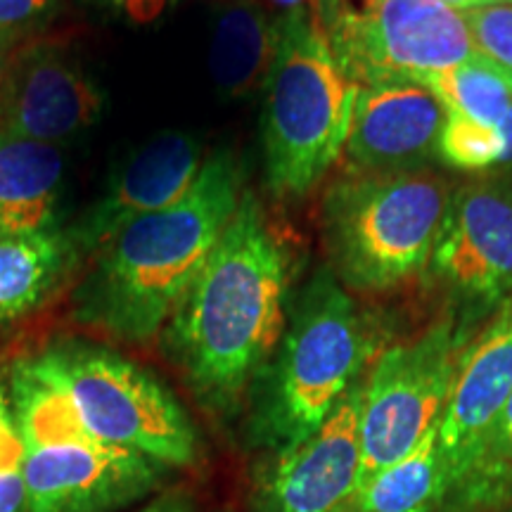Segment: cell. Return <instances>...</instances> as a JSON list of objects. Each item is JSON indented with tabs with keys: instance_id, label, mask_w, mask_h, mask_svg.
<instances>
[{
	"instance_id": "obj_13",
	"label": "cell",
	"mask_w": 512,
	"mask_h": 512,
	"mask_svg": "<svg viewBox=\"0 0 512 512\" xmlns=\"http://www.w3.org/2000/svg\"><path fill=\"white\" fill-rule=\"evenodd\" d=\"M100 114V88L55 43H34L10 60L0 88L3 131L57 147L88 131Z\"/></svg>"
},
{
	"instance_id": "obj_18",
	"label": "cell",
	"mask_w": 512,
	"mask_h": 512,
	"mask_svg": "<svg viewBox=\"0 0 512 512\" xmlns=\"http://www.w3.org/2000/svg\"><path fill=\"white\" fill-rule=\"evenodd\" d=\"M76 252L69 233L0 238V325L36 309Z\"/></svg>"
},
{
	"instance_id": "obj_28",
	"label": "cell",
	"mask_w": 512,
	"mask_h": 512,
	"mask_svg": "<svg viewBox=\"0 0 512 512\" xmlns=\"http://www.w3.org/2000/svg\"><path fill=\"white\" fill-rule=\"evenodd\" d=\"M501 133H503V159H501V166L505 169H512V107L505 114L503 124H501Z\"/></svg>"
},
{
	"instance_id": "obj_21",
	"label": "cell",
	"mask_w": 512,
	"mask_h": 512,
	"mask_svg": "<svg viewBox=\"0 0 512 512\" xmlns=\"http://www.w3.org/2000/svg\"><path fill=\"white\" fill-rule=\"evenodd\" d=\"M512 505V392L482 456L437 512H496Z\"/></svg>"
},
{
	"instance_id": "obj_26",
	"label": "cell",
	"mask_w": 512,
	"mask_h": 512,
	"mask_svg": "<svg viewBox=\"0 0 512 512\" xmlns=\"http://www.w3.org/2000/svg\"><path fill=\"white\" fill-rule=\"evenodd\" d=\"M102 5L119 12L121 17L133 24H152L164 15L174 0H100Z\"/></svg>"
},
{
	"instance_id": "obj_17",
	"label": "cell",
	"mask_w": 512,
	"mask_h": 512,
	"mask_svg": "<svg viewBox=\"0 0 512 512\" xmlns=\"http://www.w3.org/2000/svg\"><path fill=\"white\" fill-rule=\"evenodd\" d=\"M278 46V17L254 0L219 10L209 41V74L226 100H240L264 86Z\"/></svg>"
},
{
	"instance_id": "obj_5",
	"label": "cell",
	"mask_w": 512,
	"mask_h": 512,
	"mask_svg": "<svg viewBox=\"0 0 512 512\" xmlns=\"http://www.w3.org/2000/svg\"><path fill=\"white\" fill-rule=\"evenodd\" d=\"M24 441L27 512H114L162 484L166 467L88 432L62 384L34 361L10 389Z\"/></svg>"
},
{
	"instance_id": "obj_20",
	"label": "cell",
	"mask_w": 512,
	"mask_h": 512,
	"mask_svg": "<svg viewBox=\"0 0 512 512\" xmlns=\"http://www.w3.org/2000/svg\"><path fill=\"white\" fill-rule=\"evenodd\" d=\"M415 83L430 88L446 112L463 114L486 126L501 128L512 107V74L482 55L444 72L422 76Z\"/></svg>"
},
{
	"instance_id": "obj_22",
	"label": "cell",
	"mask_w": 512,
	"mask_h": 512,
	"mask_svg": "<svg viewBox=\"0 0 512 512\" xmlns=\"http://www.w3.org/2000/svg\"><path fill=\"white\" fill-rule=\"evenodd\" d=\"M503 133L498 126H486L463 114L446 112L437 157L460 171H489L501 166Z\"/></svg>"
},
{
	"instance_id": "obj_1",
	"label": "cell",
	"mask_w": 512,
	"mask_h": 512,
	"mask_svg": "<svg viewBox=\"0 0 512 512\" xmlns=\"http://www.w3.org/2000/svg\"><path fill=\"white\" fill-rule=\"evenodd\" d=\"M290 256L252 190L171 313L169 356L211 413L242 403L287 325Z\"/></svg>"
},
{
	"instance_id": "obj_11",
	"label": "cell",
	"mask_w": 512,
	"mask_h": 512,
	"mask_svg": "<svg viewBox=\"0 0 512 512\" xmlns=\"http://www.w3.org/2000/svg\"><path fill=\"white\" fill-rule=\"evenodd\" d=\"M363 389L358 377L311 437L275 456L261 477L256 512L347 510L361 477Z\"/></svg>"
},
{
	"instance_id": "obj_23",
	"label": "cell",
	"mask_w": 512,
	"mask_h": 512,
	"mask_svg": "<svg viewBox=\"0 0 512 512\" xmlns=\"http://www.w3.org/2000/svg\"><path fill=\"white\" fill-rule=\"evenodd\" d=\"M0 512H27L24 441L10 394L0 387Z\"/></svg>"
},
{
	"instance_id": "obj_24",
	"label": "cell",
	"mask_w": 512,
	"mask_h": 512,
	"mask_svg": "<svg viewBox=\"0 0 512 512\" xmlns=\"http://www.w3.org/2000/svg\"><path fill=\"white\" fill-rule=\"evenodd\" d=\"M477 55L512 74V3H491L463 10Z\"/></svg>"
},
{
	"instance_id": "obj_2",
	"label": "cell",
	"mask_w": 512,
	"mask_h": 512,
	"mask_svg": "<svg viewBox=\"0 0 512 512\" xmlns=\"http://www.w3.org/2000/svg\"><path fill=\"white\" fill-rule=\"evenodd\" d=\"M245 195L233 152L202 164L192 188L171 207L143 216L100 249L76 292V318L126 342H147L164 328Z\"/></svg>"
},
{
	"instance_id": "obj_16",
	"label": "cell",
	"mask_w": 512,
	"mask_h": 512,
	"mask_svg": "<svg viewBox=\"0 0 512 512\" xmlns=\"http://www.w3.org/2000/svg\"><path fill=\"white\" fill-rule=\"evenodd\" d=\"M62 185L60 147L34 143L0 128V238L55 230Z\"/></svg>"
},
{
	"instance_id": "obj_19",
	"label": "cell",
	"mask_w": 512,
	"mask_h": 512,
	"mask_svg": "<svg viewBox=\"0 0 512 512\" xmlns=\"http://www.w3.org/2000/svg\"><path fill=\"white\" fill-rule=\"evenodd\" d=\"M439 425L406 458L356 486L344 512H437L441 501Z\"/></svg>"
},
{
	"instance_id": "obj_8",
	"label": "cell",
	"mask_w": 512,
	"mask_h": 512,
	"mask_svg": "<svg viewBox=\"0 0 512 512\" xmlns=\"http://www.w3.org/2000/svg\"><path fill=\"white\" fill-rule=\"evenodd\" d=\"M342 72L356 88L418 81L477 55L463 12L439 0H316Z\"/></svg>"
},
{
	"instance_id": "obj_14",
	"label": "cell",
	"mask_w": 512,
	"mask_h": 512,
	"mask_svg": "<svg viewBox=\"0 0 512 512\" xmlns=\"http://www.w3.org/2000/svg\"><path fill=\"white\" fill-rule=\"evenodd\" d=\"M446 107L415 81L358 88L344 155L349 171L408 174L437 159Z\"/></svg>"
},
{
	"instance_id": "obj_3",
	"label": "cell",
	"mask_w": 512,
	"mask_h": 512,
	"mask_svg": "<svg viewBox=\"0 0 512 512\" xmlns=\"http://www.w3.org/2000/svg\"><path fill=\"white\" fill-rule=\"evenodd\" d=\"M261 147L273 197H302L342 157L358 88L342 72L318 5L278 17V46L264 79Z\"/></svg>"
},
{
	"instance_id": "obj_29",
	"label": "cell",
	"mask_w": 512,
	"mask_h": 512,
	"mask_svg": "<svg viewBox=\"0 0 512 512\" xmlns=\"http://www.w3.org/2000/svg\"><path fill=\"white\" fill-rule=\"evenodd\" d=\"M439 3L448 5L453 10H470V8H482V5H491V3H512V0H439Z\"/></svg>"
},
{
	"instance_id": "obj_15",
	"label": "cell",
	"mask_w": 512,
	"mask_h": 512,
	"mask_svg": "<svg viewBox=\"0 0 512 512\" xmlns=\"http://www.w3.org/2000/svg\"><path fill=\"white\" fill-rule=\"evenodd\" d=\"M202 145L183 131H164L133 152L98 202L72 228L69 240L83 252H100L143 216L176 204L202 171Z\"/></svg>"
},
{
	"instance_id": "obj_10",
	"label": "cell",
	"mask_w": 512,
	"mask_h": 512,
	"mask_svg": "<svg viewBox=\"0 0 512 512\" xmlns=\"http://www.w3.org/2000/svg\"><path fill=\"white\" fill-rule=\"evenodd\" d=\"M430 273L460 297L498 304L512 294V185L470 183L448 197Z\"/></svg>"
},
{
	"instance_id": "obj_6",
	"label": "cell",
	"mask_w": 512,
	"mask_h": 512,
	"mask_svg": "<svg viewBox=\"0 0 512 512\" xmlns=\"http://www.w3.org/2000/svg\"><path fill=\"white\" fill-rule=\"evenodd\" d=\"M446 183L427 171L351 174L320 211L330 268L354 292L394 290L430 266L448 204Z\"/></svg>"
},
{
	"instance_id": "obj_4",
	"label": "cell",
	"mask_w": 512,
	"mask_h": 512,
	"mask_svg": "<svg viewBox=\"0 0 512 512\" xmlns=\"http://www.w3.org/2000/svg\"><path fill=\"white\" fill-rule=\"evenodd\" d=\"M370 351L373 339L354 299L330 266L320 268L252 387L256 441L285 453L311 437L361 377Z\"/></svg>"
},
{
	"instance_id": "obj_7",
	"label": "cell",
	"mask_w": 512,
	"mask_h": 512,
	"mask_svg": "<svg viewBox=\"0 0 512 512\" xmlns=\"http://www.w3.org/2000/svg\"><path fill=\"white\" fill-rule=\"evenodd\" d=\"M34 363L62 384L83 425L98 439L164 467H190L200 458V439L188 413L136 363L88 344L55 347Z\"/></svg>"
},
{
	"instance_id": "obj_12",
	"label": "cell",
	"mask_w": 512,
	"mask_h": 512,
	"mask_svg": "<svg viewBox=\"0 0 512 512\" xmlns=\"http://www.w3.org/2000/svg\"><path fill=\"white\" fill-rule=\"evenodd\" d=\"M512 392V299L460 354L439 420L441 501L467 477ZM439 501V505H441ZM437 505V508H439Z\"/></svg>"
},
{
	"instance_id": "obj_27",
	"label": "cell",
	"mask_w": 512,
	"mask_h": 512,
	"mask_svg": "<svg viewBox=\"0 0 512 512\" xmlns=\"http://www.w3.org/2000/svg\"><path fill=\"white\" fill-rule=\"evenodd\" d=\"M140 512H195V503L183 491H166L152 503H147Z\"/></svg>"
},
{
	"instance_id": "obj_30",
	"label": "cell",
	"mask_w": 512,
	"mask_h": 512,
	"mask_svg": "<svg viewBox=\"0 0 512 512\" xmlns=\"http://www.w3.org/2000/svg\"><path fill=\"white\" fill-rule=\"evenodd\" d=\"M10 43H5V41H0V88H3V83H5V76H8V67H10Z\"/></svg>"
},
{
	"instance_id": "obj_9",
	"label": "cell",
	"mask_w": 512,
	"mask_h": 512,
	"mask_svg": "<svg viewBox=\"0 0 512 512\" xmlns=\"http://www.w3.org/2000/svg\"><path fill=\"white\" fill-rule=\"evenodd\" d=\"M460 361V337L451 318L377 358L361 408V477H373L406 458L439 425Z\"/></svg>"
},
{
	"instance_id": "obj_25",
	"label": "cell",
	"mask_w": 512,
	"mask_h": 512,
	"mask_svg": "<svg viewBox=\"0 0 512 512\" xmlns=\"http://www.w3.org/2000/svg\"><path fill=\"white\" fill-rule=\"evenodd\" d=\"M57 0H0V41L15 46L53 17Z\"/></svg>"
}]
</instances>
